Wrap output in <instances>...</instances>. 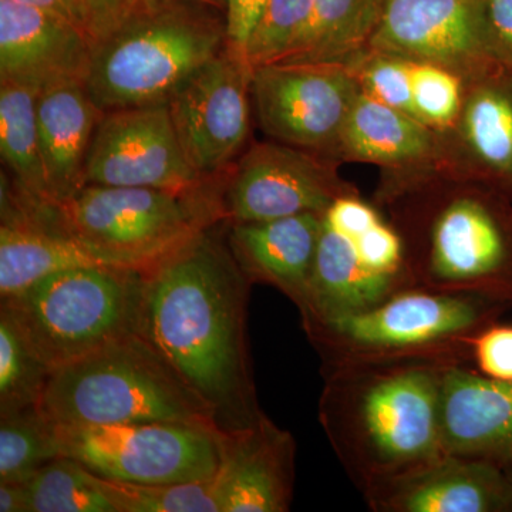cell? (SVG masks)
<instances>
[{"label":"cell","instance_id":"6da1fadb","mask_svg":"<svg viewBox=\"0 0 512 512\" xmlns=\"http://www.w3.org/2000/svg\"><path fill=\"white\" fill-rule=\"evenodd\" d=\"M215 225L143 271L137 332L207 404L225 434L262 417L247 315L252 282Z\"/></svg>","mask_w":512,"mask_h":512},{"label":"cell","instance_id":"7a4b0ae2","mask_svg":"<svg viewBox=\"0 0 512 512\" xmlns=\"http://www.w3.org/2000/svg\"><path fill=\"white\" fill-rule=\"evenodd\" d=\"M434 362L322 367L319 421L333 453L365 495L443 456Z\"/></svg>","mask_w":512,"mask_h":512},{"label":"cell","instance_id":"3957f363","mask_svg":"<svg viewBox=\"0 0 512 512\" xmlns=\"http://www.w3.org/2000/svg\"><path fill=\"white\" fill-rule=\"evenodd\" d=\"M414 285L512 306V198L436 170L390 177L379 194Z\"/></svg>","mask_w":512,"mask_h":512},{"label":"cell","instance_id":"277c9868","mask_svg":"<svg viewBox=\"0 0 512 512\" xmlns=\"http://www.w3.org/2000/svg\"><path fill=\"white\" fill-rule=\"evenodd\" d=\"M512 306L413 286L375 306L303 323L323 367L434 362L470 366L477 336Z\"/></svg>","mask_w":512,"mask_h":512},{"label":"cell","instance_id":"5b68a950","mask_svg":"<svg viewBox=\"0 0 512 512\" xmlns=\"http://www.w3.org/2000/svg\"><path fill=\"white\" fill-rule=\"evenodd\" d=\"M37 409L55 429L146 421L217 426L207 404L137 332L53 369Z\"/></svg>","mask_w":512,"mask_h":512},{"label":"cell","instance_id":"8992f818","mask_svg":"<svg viewBox=\"0 0 512 512\" xmlns=\"http://www.w3.org/2000/svg\"><path fill=\"white\" fill-rule=\"evenodd\" d=\"M227 45V22L150 0L96 47L87 90L103 113L165 103Z\"/></svg>","mask_w":512,"mask_h":512},{"label":"cell","instance_id":"52a82bcc","mask_svg":"<svg viewBox=\"0 0 512 512\" xmlns=\"http://www.w3.org/2000/svg\"><path fill=\"white\" fill-rule=\"evenodd\" d=\"M141 293V269L86 265L47 276L0 306L36 355L56 369L137 332Z\"/></svg>","mask_w":512,"mask_h":512},{"label":"cell","instance_id":"ba28073f","mask_svg":"<svg viewBox=\"0 0 512 512\" xmlns=\"http://www.w3.org/2000/svg\"><path fill=\"white\" fill-rule=\"evenodd\" d=\"M224 184L188 192L86 185L63 204L67 234L110 265L144 269L224 220Z\"/></svg>","mask_w":512,"mask_h":512},{"label":"cell","instance_id":"9c48e42d","mask_svg":"<svg viewBox=\"0 0 512 512\" xmlns=\"http://www.w3.org/2000/svg\"><path fill=\"white\" fill-rule=\"evenodd\" d=\"M402 235L359 192L342 195L322 214V228L303 323L363 311L413 288Z\"/></svg>","mask_w":512,"mask_h":512},{"label":"cell","instance_id":"30bf717a","mask_svg":"<svg viewBox=\"0 0 512 512\" xmlns=\"http://www.w3.org/2000/svg\"><path fill=\"white\" fill-rule=\"evenodd\" d=\"M55 430L62 456L96 476L131 484L210 480L220 470L227 439L214 424L194 421Z\"/></svg>","mask_w":512,"mask_h":512},{"label":"cell","instance_id":"8fae6325","mask_svg":"<svg viewBox=\"0 0 512 512\" xmlns=\"http://www.w3.org/2000/svg\"><path fill=\"white\" fill-rule=\"evenodd\" d=\"M360 87L340 63H274L256 67L252 101L266 136L335 157L340 131Z\"/></svg>","mask_w":512,"mask_h":512},{"label":"cell","instance_id":"7c38bea8","mask_svg":"<svg viewBox=\"0 0 512 512\" xmlns=\"http://www.w3.org/2000/svg\"><path fill=\"white\" fill-rule=\"evenodd\" d=\"M252 77L245 53L227 45L168 100L185 160L202 178L228 173L247 143Z\"/></svg>","mask_w":512,"mask_h":512},{"label":"cell","instance_id":"4fadbf2b","mask_svg":"<svg viewBox=\"0 0 512 512\" xmlns=\"http://www.w3.org/2000/svg\"><path fill=\"white\" fill-rule=\"evenodd\" d=\"M355 191L330 158L278 141L255 143L229 170L222 211L228 224L323 214Z\"/></svg>","mask_w":512,"mask_h":512},{"label":"cell","instance_id":"5bb4252c","mask_svg":"<svg viewBox=\"0 0 512 512\" xmlns=\"http://www.w3.org/2000/svg\"><path fill=\"white\" fill-rule=\"evenodd\" d=\"M215 181L185 160L168 101L104 111L86 161V185L200 190Z\"/></svg>","mask_w":512,"mask_h":512},{"label":"cell","instance_id":"9a60e30c","mask_svg":"<svg viewBox=\"0 0 512 512\" xmlns=\"http://www.w3.org/2000/svg\"><path fill=\"white\" fill-rule=\"evenodd\" d=\"M369 49L436 64L464 83L498 64L484 0H386Z\"/></svg>","mask_w":512,"mask_h":512},{"label":"cell","instance_id":"2e32d148","mask_svg":"<svg viewBox=\"0 0 512 512\" xmlns=\"http://www.w3.org/2000/svg\"><path fill=\"white\" fill-rule=\"evenodd\" d=\"M434 170L512 198V72L497 64L464 83L453 128L439 133Z\"/></svg>","mask_w":512,"mask_h":512},{"label":"cell","instance_id":"e0dca14e","mask_svg":"<svg viewBox=\"0 0 512 512\" xmlns=\"http://www.w3.org/2000/svg\"><path fill=\"white\" fill-rule=\"evenodd\" d=\"M97 43L46 10L0 0V80L42 87L86 82Z\"/></svg>","mask_w":512,"mask_h":512},{"label":"cell","instance_id":"ac0fdd59","mask_svg":"<svg viewBox=\"0 0 512 512\" xmlns=\"http://www.w3.org/2000/svg\"><path fill=\"white\" fill-rule=\"evenodd\" d=\"M363 498L375 512H512L500 467L448 453Z\"/></svg>","mask_w":512,"mask_h":512},{"label":"cell","instance_id":"d6986e66","mask_svg":"<svg viewBox=\"0 0 512 512\" xmlns=\"http://www.w3.org/2000/svg\"><path fill=\"white\" fill-rule=\"evenodd\" d=\"M296 446L292 434L264 416L255 426L227 434L215 474L221 512L291 510Z\"/></svg>","mask_w":512,"mask_h":512},{"label":"cell","instance_id":"ffe728a7","mask_svg":"<svg viewBox=\"0 0 512 512\" xmlns=\"http://www.w3.org/2000/svg\"><path fill=\"white\" fill-rule=\"evenodd\" d=\"M439 417L446 453L500 468L511 460L512 382L491 379L470 366H447Z\"/></svg>","mask_w":512,"mask_h":512},{"label":"cell","instance_id":"44dd1931","mask_svg":"<svg viewBox=\"0 0 512 512\" xmlns=\"http://www.w3.org/2000/svg\"><path fill=\"white\" fill-rule=\"evenodd\" d=\"M101 114L82 80H63L40 89L36 103L40 157L50 201L56 207L86 187L87 154Z\"/></svg>","mask_w":512,"mask_h":512},{"label":"cell","instance_id":"7402d4cb","mask_svg":"<svg viewBox=\"0 0 512 512\" xmlns=\"http://www.w3.org/2000/svg\"><path fill=\"white\" fill-rule=\"evenodd\" d=\"M322 214L229 224L227 241L249 281L271 285L301 308L308 293Z\"/></svg>","mask_w":512,"mask_h":512},{"label":"cell","instance_id":"603a6c76","mask_svg":"<svg viewBox=\"0 0 512 512\" xmlns=\"http://www.w3.org/2000/svg\"><path fill=\"white\" fill-rule=\"evenodd\" d=\"M439 147L437 131L360 92L340 131L335 157L406 175L434 170Z\"/></svg>","mask_w":512,"mask_h":512},{"label":"cell","instance_id":"cb8c5ba5","mask_svg":"<svg viewBox=\"0 0 512 512\" xmlns=\"http://www.w3.org/2000/svg\"><path fill=\"white\" fill-rule=\"evenodd\" d=\"M107 264L67 234L55 215L25 211L2 217L0 225V298H13L47 276Z\"/></svg>","mask_w":512,"mask_h":512},{"label":"cell","instance_id":"d4e9b609","mask_svg":"<svg viewBox=\"0 0 512 512\" xmlns=\"http://www.w3.org/2000/svg\"><path fill=\"white\" fill-rule=\"evenodd\" d=\"M384 3L386 0H313L308 28L279 63L349 64L369 47Z\"/></svg>","mask_w":512,"mask_h":512},{"label":"cell","instance_id":"484cf974","mask_svg":"<svg viewBox=\"0 0 512 512\" xmlns=\"http://www.w3.org/2000/svg\"><path fill=\"white\" fill-rule=\"evenodd\" d=\"M40 87L0 80V153L20 190L52 204L40 157L36 103Z\"/></svg>","mask_w":512,"mask_h":512},{"label":"cell","instance_id":"4316f807","mask_svg":"<svg viewBox=\"0 0 512 512\" xmlns=\"http://www.w3.org/2000/svg\"><path fill=\"white\" fill-rule=\"evenodd\" d=\"M28 512H117L96 474L60 456L26 481Z\"/></svg>","mask_w":512,"mask_h":512},{"label":"cell","instance_id":"83f0119b","mask_svg":"<svg viewBox=\"0 0 512 512\" xmlns=\"http://www.w3.org/2000/svg\"><path fill=\"white\" fill-rule=\"evenodd\" d=\"M60 456L55 427L37 406L0 414V483H26Z\"/></svg>","mask_w":512,"mask_h":512},{"label":"cell","instance_id":"f1b7e54d","mask_svg":"<svg viewBox=\"0 0 512 512\" xmlns=\"http://www.w3.org/2000/svg\"><path fill=\"white\" fill-rule=\"evenodd\" d=\"M52 370L0 306V414L37 406Z\"/></svg>","mask_w":512,"mask_h":512},{"label":"cell","instance_id":"f546056e","mask_svg":"<svg viewBox=\"0 0 512 512\" xmlns=\"http://www.w3.org/2000/svg\"><path fill=\"white\" fill-rule=\"evenodd\" d=\"M96 477L117 512H221L215 476L185 484H131Z\"/></svg>","mask_w":512,"mask_h":512},{"label":"cell","instance_id":"4dcf8cb0","mask_svg":"<svg viewBox=\"0 0 512 512\" xmlns=\"http://www.w3.org/2000/svg\"><path fill=\"white\" fill-rule=\"evenodd\" d=\"M312 8L313 0H265L244 47L252 69L282 62L289 55L308 28Z\"/></svg>","mask_w":512,"mask_h":512},{"label":"cell","instance_id":"1f68e13d","mask_svg":"<svg viewBox=\"0 0 512 512\" xmlns=\"http://www.w3.org/2000/svg\"><path fill=\"white\" fill-rule=\"evenodd\" d=\"M413 109L421 123L437 133L453 128L464 100V80L430 63H413Z\"/></svg>","mask_w":512,"mask_h":512},{"label":"cell","instance_id":"d6a6232c","mask_svg":"<svg viewBox=\"0 0 512 512\" xmlns=\"http://www.w3.org/2000/svg\"><path fill=\"white\" fill-rule=\"evenodd\" d=\"M346 66L355 74L360 92L416 117L413 109V62L367 47Z\"/></svg>","mask_w":512,"mask_h":512},{"label":"cell","instance_id":"836d02e7","mask_svg":"<svg viewBox=\"0 0 512 512\" xmlns=\"http://www.w3.org/2000/svg\"><path fill=\"white\" fill-rule=\"evenodd\" d=\"M473 365L481 375L512 382V325L495 322L477 336Z\"/></svg>","mask_w":512,"mask_h":512},{"label":"cell","instance_id":"e575fe53","mask_svg":"<svg viewBox=\"0 0 512 512\" xmlns=\"http://www.w3.org/2000/svg\"><path fill=\"white\" fill-rule=\"evenodd\" d=\"M495 62L512 72V0H484Z\"/></svg>","mask_w":512,"mask_h":512},{"label":"cell","instance_id":"d590c367","mask_svg":"<svg viewBox=\"0 0 512 512\" xmlns=\"http://www.w3.org/2000/svg\"><path fill=\"white\" fill-rule=\"evenodd\" d=\"M147 2L150 0H83L96 25L100 43L113 35Z\"/></svg>","mask_w":512,"mask_h":512},{"label":"cell","instance_id":"8d00e7d4","mask_svg":"<svg viewBox=\"0 0 512 512\" xmlns=\"http://www.w3.org/2000/svg\"><path fill=\"white\" fill-rule=\"evenodd\" d=\"M265 0H227L228 45L244 52Z\"/></svg>","mask_w":512,"mask_h":512},{"label":"cell","instance_id":"74e56055","mask_svg":"<svg viewBox=\"0 0 512 512\" xmlns=\"http://www.w3.org/2000/svg\"><path fill=\"white\" fill-rule=\"evenodd\" d=\"M16 2L25 3V5L35 6V8L46 10L52 15L59 16L74 28L82 30L87 36L92 37L99 46L100 40L97 35L96 25L89 9L84 5L83 0H16Z\"/></svg>","mask_w":512,"mask_h":512},{"label":"cell","instance_id":"f35d334b","mask_svg":"<svg viewBox=\"0 0 512 512\" xmlns=\"http://www.w3.org/2000/svg\"><path fill=\"white\" fill-rule=\"evenodd\" d=\"M0 512H28L25 483H0Z\"/></svg>","mask_w":512,"mask_h":512},{"label":"cell","instance_id":"ab89813d","mask_svg":"<svg viewBox=\"0 0 512 512\" xmlns=\"http://www.w3.org/2000/svg\"><path fill=\"white\" fill-rule=\"evenodd\" d=\"M501 470H503L505 478H507V483L510 485L511 498H512V458L508 460L504 466H501Z\"/></svg>","mask_w":512,"mask_h":512},{"label":"cell","instance_id":"60d3db41","mask_svg":"<svg viewBox=\"0 0 512 512\" xmlns=\"http://www.w3.org/2000/svg\"><path fill=\"white\" fill-rule=\"evenodd\" d=\"M198 2L208 3L212 6H227V0H198Z\"/></svg>","mask_w":512,"mask_h":512}]
</instances>
